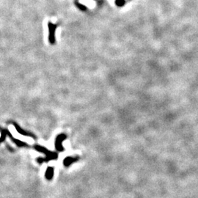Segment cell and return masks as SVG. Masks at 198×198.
I'll return each instance as SVG.
<instances>
[{"label":"cell","instance_id":"1","mask_svg":"<svg viewBox=\"0 0 198 198\" xmlns=\"http://www.w3.org/2000/svg\"><path fill=\"white\" fill-rule=\"evenodd\" d=\"M35 148L38 150L39 152H42L43 153H45L46 155V159H38V162L39 163H42L43 162H48V161L52 160V159H57V155L55 153L53 152H50V151H46L44 147H40V146H36Z\"/></svg>","mask_w":198,"mask_h":198},{"label":"cell","instance_id":"2","mask_svg":"<svg viewBox=\"0 0 198 198\" xmlns=\"http://www.w3.org/2000/svg\"><path fill=\"white\" fill-rule=\"evenodd\" d=\"M78 160V158H75V157H71V156H68L65 160H64V165L66 167H68L69 165H71L72 163H73L76 161Z\"/></svg>","mask_w":198,"mask_h":198},{"label":"cell","instance_id":"3","mask_svg":"<svg viewBox=\"0 0 198 198\" xmlns=\"http://www.w3.org/2000/svg\"><path fill=\"white\" fill-rule=\"evenodd\" d=\"M54 175V168L48 167L46 172V178L48 180H51Z\"/></svg>","mask_w":198,"mask_h":198}]
</instances>
